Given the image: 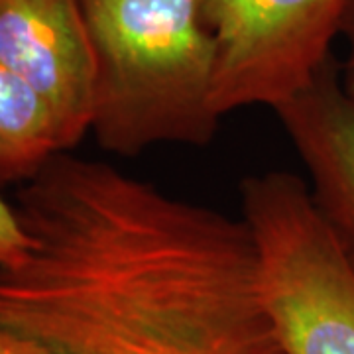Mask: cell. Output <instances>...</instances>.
<instances>
[{
  "label": "cell",
  "mask_w": 354,
  "mask_h": 354,
  "mask_svg": "<svg viewBox=\"0 0 354 354\" xmlns=\"http://www.w3.org/2000/svg\"><path fill=\"white\" fill-rule=\"evenodd\" d=\"M276 114L307 171L319 215L354 266V102L333 62Z\"/></svg>",
  "instance_id": "cell-6"
},
{
  "label": "cell",
  "mask_w": 354,
  "mask_h": 354,
  "mask_svg": "<svg viewBox=\"0 0 354 354\" xmlns=\"http://www.w3.org/2000/svg\"><path fill=\"white\" fill-rule=\"evenodd\" d=\"M28 239L20 227V221L10 203L0 197V268L16 264L22 260Z\"/></svg>",
  "instance_id": "cell-8"
},
{
  "label": "cell",
  "mask_w": 354,
  "mask_h": 354,
  "mask_svg": "<svg viewBox=\"0 0 354 354\" xmlns=\"http://www.w3.org/2000/svg\"><path fill=\"white\" fill-rule=\"evenodd\" d=\"M95 55L91 132L132 158L164 144L207 146L216 48L205 0H77Z\"/></svg>",
  "instance_id": "cell-2"
},
{
  "label": "cell",
  "mask_w": 354,
  "mask_h": 354,
  "mask_svg": "<svg viewBox=\"0 0 354 354\" xmlns=\"http://www.w3.org/2000/svg\"><path fill=\"white\" fill-rule=\"evenodd\" d=\"M0 327L51 354H288L244 218L59 152L20 183Z\"/></svg>",
  "instance_id": "cell-1"
},
{
  "label": "cell",
  "mask_w": 354,
  "mask_h": 354,
  "mask_svg": "<svg viewBox=\"0 0 354 354\" xmlns=\"http://www.w3.org/2000/svg\"><path fill=\"white\" fill-rule=\"evenodd\" d=\"M0 354H51L39 342L28 339L20 333L0 327Z\"/></svg>",
  "instance_id": "cell-10"
},
{
  "label": "cell",
  "mask_w": 354,
  "mask_h": 354,
  "mask_svg": "<svg viewBox=\"0 0 354 354\" xmlns=\"http://www.w3.org/2000/svg\"><path fill=\"white\" fill-rule=\"evenodd\" d=\"M351 0H205L215 39L213 109L227 114L293 99L330 62Z\"/></svg>",
  "instance_id": "cell-4"
},
{
  "label": "cell",
  "mask_w": 354,
  "mask_h": 354,
  "mask_svg": "<svg viewBox=\"0 0 354 354\" xmlns=\"http://www.w3.org/2000/svg\"><path fill=\"white\" fill-rule=\"evenodd\" d=\"M341 38L344 41V57L339 69V81L346 97L354 102V0H351L348 12L344 16Z\"/></svg>",
  "instance_id": "cell-9"
},
{
  "label": "cell",
  "mask_w": 354,
  "mask_h": 354,
  "mask_svg": "<svg viewBox=\"0 0 354 354\" xmlns=\"http://www.w3.org/2000/svg\"><path fill=\"white\" fill-rule=\"evenodd\" d=\"M0 64L50 109L64 152L91 132L95 55L77 0H0Z\"/></svg>",
  "instance_id": "cell-5"
},
{
  "label": "cell",
  "mask_w": 354,
  "mask_h": 354,
  "mask_svg": "<svg viewBox=\"0 0 354 354\" xmlns=\"http://www.w3.org/2000/svg\"><path fill=\"white\" fill-rule=\"evenodd\" d=\"M64 152L50 109L0 64V183H24Z\"/></svg>",
  "instance_id": "cell-7"
},
{
  "label": "cell",
  "mask_w": 354,
  "mask_h": 354,
  "mask_svg": "<svg viewBox=\"0 0 354 354\" xmlns=\"http://www.w3.org/2000/svg\"><path fill=\"white\" fill-rule=\"evenodd\" d=\"M270 311L288 354H354V266L319 215L307 181L264 171L241 183Z\"/></svg>",
  "instance_id": "cell-3"
}]
</instances>
